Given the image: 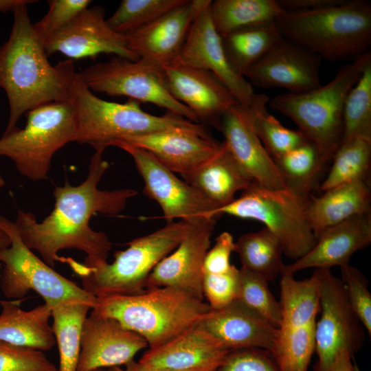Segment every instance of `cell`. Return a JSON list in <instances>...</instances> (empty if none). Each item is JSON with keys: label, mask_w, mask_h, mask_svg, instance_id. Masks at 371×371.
<instances>
[{"label": "cell", "mask_w": 371, "mask_h": 371, "mask_svg": "<svg viewBox=\"0 0 371 371\" xmlns=\"http://www.w3.org/2000/svg\"><path fill=\"white\" fill-rule=\"evenodd\" d=\"M94 149L85 180L78 186L66 181L63 186H56L54 209L41 222L32 212L18 210L14 222L23 243L30 249L37 251L51 267L60 261L58 252L65 249L84 252L86 258L83 264L86 266L106 262L111 243L105 233L90 227V220L98 213H120L127 201L137 194L133 189L98 188L109 164L103 158L105 148Z\"/></svg>", "instance_id": "6da1fadb"}, {"label": "cell", "mask_w": 371, "mask_h": 371, "mask_svg": "<svg viewBox=\"0 0 371 371\" xmlns=\"http://www.w3.org/2000/svg\"><path fill=\"white\" fill-rule=\"evenodd\" d=\"M27 0L13 10L8 39L0 45V88L9 104L8 121L3 135L17 128L24 113L52 102H69L72 83L78 73L67 59L52 65L33 29Z\"/></svg>", "instance_id": "7a4b0ae2"}, {"label": "cell", "mask_w": 371, "mask_h": 371, "mask_svg": "<svg viewBox=\"0 0 371 371\" xmlns=\"http://www.w3.org/2000/svg\"><path fill=\"white\" fill-rule=\"evenodd\" d=\"M74 111V142L106 148L115 140L161 131H183L210 135L205 126L167 111L157 116L144 111L140 103L128 99L124 103L106 101L96 96L77 73L69 102Z\"/></svg>", "instance_id": "3957f363"}, {"label": "cell", "mask_w": 371, "mask_h": 371, "mask_svg": "<svg viewBox=\"0 0 371 371\" xmlns=\"http://www.w3.org/2000/svg\"><path fill=\"white\" fill-rule=\"evenodd\" d=\"M282 36L328 61L370 51L371 3H344L313 11L286 12L276 20Z\"/></svg>", "instance_id": "277c9868"}, {"label": "cell", "mask_w": 371, "mask_h": 371, "mask_svg": "<svg viewBox=\"0 0 371 371\" xmlns=\"http://www.w3.org/2000/svg\"><path fill=\"white\" fill-rule=\"evenodd\" d=\"M210 309L207 303L187 292L163 286L137 295L97 297L91 311L115 319L154 348L196 325Z\"/></svg>", "instance_id": "5b68a950"}, {"label": "cell", "mask_w": 371, "mask_h": 371, "mask_svg": "<svg viewBox=\"0 0 371 371\" xmlns=\"http://www.w3.org/2000/svg\"><path fill=\"white\" fill-rule=\"evenodd\" d=\"M370 64V51L341 67L326 85L304 93L276 95L269 100V106L292 120L328 163L343 140L346 97Z\"/></svg>", "instance_id": "8992f818"}, {"label": "cell", "mask_w": 371, "mask_h": 371, "mask_svg": "<svg viewBox=\"0 0 371 371\" xmlns=\"http://www.w3.org/2000/svg\"><path fill=\"white\" fill-rule=\"evenodd\" d=\"M192 225L185 221L168 223L128 242L126 249L115 252L111 263L89 267L64 257L61 262L79 276L82 289L95 297L139 294L146 290V280L153 269L177 247Z\"/></svg>", "instance_id": "52a82bcc"}, {"label": "cell", "mask_w": 371, "mask_h": 371, "mask_svg": "<svg viewBox=\"0 0 371 371\" xmlns=\"http://www.w3.org/2000/svg\"><path fill=\"white\" fill-rule=\"evenodd\" d=\"M75 122L71 104L42 105L27 113V122L0 138V156L10 159L19 173L33 181L47 179L55 154L74 142Z\"/></svg>", "instance_id": "ba28073f"}, {"label": "cell", "mask_w": 371, "mask_h": 371, "mask_svg": "<svg viewBox=\"0 0 371 371\" xmlns=\"http://www.w3.org/2000/svg\"><path fill=\"white\" fill-rule=\"evenodd\" d=\"M306 203L286 190H270L253 182L238 198L217 209L216 214L262 223L278 238L283 254L296 260L317 241L306 215Z\"/></svg>", "instance_id": "9c48e42d"}, {"label": "cell", "mask_w": 371, "mask_h": 371, "mask_svg": "<svg viewBox=\"0 0 371 371\" xmlns=\"http://www.w3.org/2000/svg\"><path fill=\"white\" fill-rule=\"evenodd\" d=\"M0 227L11 241L8 247L0 250V288L6 297L20 300L34 291L51 308L67 301L84 302L93 308L96 306L97 297L55 271L26 246L15 222L0 216Z\"/></svg>", "instance_id": "30bf717a"}, {"label": "cell", "mask_w": 371, "mask_h": 371, "mask_svg": "<svg viewBox=\"0 0 371 371\" xmlns=\"http://www.w3.org/2000/svg\"><path fill=\"white\" fill-rule=\"evenodd\" d=\"M80 75L93 92L154 104L199 123L195 114L170 93L161 67L148 60L115 56L108 61L89 66Z\"/></svg>", "instance_id": "8fae6325"}, {"label": "cell", "mask_w": 371, "mask_h": 371, "mask_svg": "<svg viewBox=\"0 0 371 371\" xmlns=\"http://www.w3.org/2000/svg\"><path fill=\"white\" fill-rule=\"evenodd\" d=\"M108 146L118 147L132 157L144 181V194L159 204L167 223L176 219L194 223L218 217L216 205L149 152L122 140L113 141Z\"/></svg>", "instance_id": "7c38bea8"}, {"label": "cell", "mask_w": 371, "mask_h": 371, "mask_svg": "<svg viewBox=\"0 0 371 371\" xmlns=\"http://www.w3.org/2000/svg\"><path fill=\"white\" fill-rule=\"evenodd\" d=\"M319 283L321 317L315 326V371H328L336 355L352 354L363 341L361 324L352 311L343 282L330 269H315Z\"/></svg>", "instance_id": "4fadbf2b"}, {"label": "cell", "mask_w": 371, "mask_h": 371, "mask_svg": "<svg viewBox=\"0 0 371 371\" xmlns=\"http://www.w3.org/2000/svg\"><path fill=\"white\" fill-rule=\"evenodd\" d=\"M211 0H200L184 43L175 61L181 65L210 71L228 87L238 102L249 106L255 96L252 85L230 65L210 15Z\"/></svg>", "instance_id": "5bb4252c"}, {"label": "cell", "mask_w": 371, "mask_h": 371, "mask_svg": "<svg viewBox=\"0 0 371 371\" xmlns=\"http://www.w3.org/2000/svg\"><path fill=\"white\" fill-rule=\"evenodd\" d=\"M47 56L61 53L68 59L114 54L131 60L139 58L133 52L126 36L113 31L101 6H89L43 43Z\"/></svg>", "instance_id": "9a60e30c"}, {"label": "cell", "mask_w": 371, "mask_h": 371, "mask_svg": "<svg viewBox=\"0 0 371 371\" xmlns=\"http://www.w3.org/2000/svg\"><path fill=\"white\" fill-rule=\"evenodd\" d=\"M321 60L317 54L282 37L245 78L252 87L304 93L321 86Z\"/></svg>", "instance_id": "2e32d148"}, {"label": "cell", "mask_w": 371, "mask_h": 371, "mask_svg": "<svg viewBox=\"0 0 371 371\" xmlns=\"http://www.w3.org/2000/svg\"><path fill=\"white\" fill-rule=\"evenodd\" d=\"M229 350L196 324L162 345L149 348L135 371H217Z\"/></svg>", "instance_id": "e0dca14e"}, {"label": "cell", "mask_w": 371, "mask_h": 371, "mask_svg": "<svg viewBox=\"0 0 371 371\" xmlns=\"http://www.w3.org/2000/svg\"><path fill=\"white\" fill-rule=\"evenodd\" d=\"M161 68L171 95L189 108L199 122L218 129L225 113L240 104L223 81L210 71L176 63Z\"/></svg>", "instance_id": "ac0fdd59"}, {"label": "cell", "mask_w": 371, "mask_h": 371, "mask_svg": "<svg viewBox=\"0 0 371 371\" xmlns=\"http://www.w3.org/2000/svg\"><path fill=\"white\" fill-rule=\"evenodd\" d=\"M215 222L203 220L192 223L177 247L151 271L146 280V289L174 287L203 300V262Z\"/></svg>", "instance_id": "d6986e66"}, {"label": "cell", "mask_w": 371, "mask_h": 371, "mask_svg": "<svg viewBox=\"0 0 371 371\" xmlns=\"http://www.w3.org/2000/svg\"><path fill=\"white\" fill-rule=\"evenodd\" d=\"M218 130L231 157L253 182L270 190H286L273 159L251 126L247 106L238 104L227 111Z\"/></svg>", "instance_id": "ffe728a7"}, {"label": "cell", "mask_w": 371, "mask_h": 371, "mask_svg": "<svg viewBox=\"0 0 371 371\" xmlns=\"http://www.w3.org/2000/svg\"><path fill=\"white\" fill-rule=\"evenodd\" d=\"M147 346L143 337L115 319L91 311L82 330L77 371L126 366L134 361L139 350Z\"/></svg>", "instance_id": "44dd1931"}, {"label": "cell", "mask_w": 371, "mask_h": 371, "mask_svg": "<svg viewBox=\"0 0 371 371\" xmlns=\"http://www.w3.org/2000/svg\"><path fill=\"white\" fill-rule=\"evenodd\" d=\"M121 140L149 152L165 167L181 176L207 163L222 146L211 135L183 131H156Z\"/></svg>", "instance_id": "7402d4cb"}, {"label": "cell", "mask_w": 371, "mask_h": 371, "mask_svg": "<svg viewBox=\"0 0 371 371\" xmlns=\"http://www.w3.org/2000/svg\"><path fill=\"white\" fill-rule=\"evenodd\" d=\"M196 325L229 351L258 348L271 352L279 330L238 300L210 308Z\"/></svg>", "instance_id": "603a6c76"}, {"label": "cell", "mask_w": 371, "mask_h": 371, "mask_svg": "<svg viewBox=\"0 0 371 371\" xmlns=\"http://www.w3.org/2000/svg\"><path fill=\"white\" fill-rule=\"evenodd\" d=\"M200 0L188 1L165 15L128 34V47L139 58L159 67L171 64L179 54Z\"/></svg>", "instance_id": "cb8c5ba5"}, {"label": "cell", "mask_w": 371, "mask_h": 371, "mask_svg": "<svg viewBox=\"0 0 371 371\" xmlns=\"http://www.w3.org/2000/svg\"><path fill=\"white\" fill-rule=\"evenodd\" d=\"M370 243L371 213L352 217L324 230L313 248L293 263L285 265L284 273L293 274L308 268H341L348 265L354 253Z\"/></svg>", "instance_id": "d4e9b609"}, {"label": "cell", "mask_w": 371, "mask_h": 371, "mask_svg": "<svg viewBox=\"0 0 371 371\" xmlns=\"http://www.w3.org/2000/svg\"><path fill=\"white\" fill-rule=\"evenodd\" d=\"M371 192L367 181L340 185L306 204V215L317 238L326 229L352 217L370 213Z\"/></svg>", "instance_id": "484cf974"}, {"label": "cell", "mask_w": 371, "mask_h": 371, "mask_svg": "<svg viewBox=\"0 0 371 371\" xmlns=\"http://www.w3.org/2000/svg\"><path fill=\"white\" fill-rule=\"evenodd\" d=\"M23 300H0V341L42 352L51 350L56 344L49 323L52 308L45 303L25 311L20 306Z\"/></svg>", "instance_id": "4316f807"}, {"label": "cell", "mask_w": 371, "mask_h": 371, "mask_svg": "<svg viewBox=\"0 0 371 371\" xmlns=\"http://www.w3.org/2000/svg\"><path fill=\"white\" fill-rule=\"evenodd\" d=\"M218 208L235 199L253 181L243 171L222 142L217 154L191 174L182 176Z\"/></svg>", "instance_id": "83f0119b"}, {"label": "cell", "mask_w": 371, "mask_h": 371, "mask_svg": "<svg viewBox=\"0 0 371 371\" xmlns=\"http://www.w3.org/2000/svg\"><path fill=\"white\" fill-rule=\"evenodd\" d=\"M221 36L230 65L243 77L283 37L276 22L241 28Z\"/></svg>", "instance_id": "f1b7e54d"}, {"label": "cell", "mask_w": 371, "mask_h": 371, "mask_svg": "<svg viewBox=\"0 0 371 371\" xmlns=\"http://www.w3.org/2000/svg\"><path fill=\"white\" fill-rule=\"evenodd\" d=\"M282 321L280 328H292L315 323L320 310L319 283L314 273L304 280L284 272L280 281Z\"/></svg>", "instance_id": "f546056e"}, {"label": "cell", "mask_w": 371, "mask_h": 371, "mask_svg": "<svg viewBox=\"0 0 371 371\" xmlns=\"http://www.w3.org/2000/svg\"><path fill=\"white\" fill-rule=\"evenodd\" d=\"M286 190L304 202L317 184L327 164L317 146L307 140L279 157L273 159Z\"/></svg>", "instance_id": "4dcf8cb0"}, {"label": "cell", "mask_w": 371, "mask_h": 371, "mask_svg": "<svg viewBox=\"0 0 371 371\" xmlns=\"http://www.w3.org/2000/svg\"><path fill=\"white\" fill-rule=\"evenodd\" d=\"M93 306L80 301H67L52 308V329L58 345L59 371H77L81 335L88 312Z\"/></svg>", "instance_id": "1f68e13d"}, {"label": "cell", "mask_w": 371, "mask_h": 371, "mask_svg": "<svg viewBox=\"0 0 371 371\" xmlns=\"http://www.w3.org/2000/svg\"><path fill=\"white\" fill-rule=\"evenodd\" d=\"M283 12L277 0H216L210 5L212 21L221 36L247 27L276 22Z\"/></svg>", "instance_id": "d6a6232c"}, {"label": "cell", "mask_w": 371, "mask_h": 371, "mask_svg": "<svg viewBox=\"0 0 371 371\" xmlns=\"http://www.w3.org/2000/svg\"><path fill=\"white\" fill-rule=\"evenodd\" d=\"M241 268L255 273L267 281L282 276L285 265L283 249L278 238L266 227L257 232L244 234L235 242Z\"/></svg>", "instance_id": "836d02e7"}, {"label": "cell", "mask_w": 371, "mask_h": 371, "mask_svg": "<svg viewBox=\"0 0 371 371\" xmlns=\"http://www.w3.org/2000/svg\"><path fill=\"white\" fill-rule=\"evenodd\" d=\"M269 97L255 94L251 104L247 106L251 126L265 145V148L275 159L300 146L308 139L297 129L284 127L267 109Z\"/></svg>", "instance_id": "e575fe53"}, {"label": "cell", "mask_w": 371, "mask_h": 371, "mask_svg": "<svg viewBox=\"0 0 371 371\" xmlns=\"http://www.w3.org/2000/svg\"><path fill=\"white\" fill-rule=\"evenodd\" d=\"M331 161L330 170L321 185L322 191L357 181H367L371 164V141L354 138L344 142Z\"/></svg>", "instance_id": "d590c367"}, {"label": "cell", "mask_w": 371, "mask_h": 371, "mask_svg": "<svg viewBox=\"0 0 371 371\" xmlns=\"http://www.w3.org/2000/svg\"><path fill=\"white\" fill-rule=\"evenodd\" d=\"M315 323L279 328L271 353L280 371H306L315 351Z\"/></svg>", "instance_id": "8d00e7d4"}, {"label": "cell", "mask_w": 371, "mask_h": 371, "mask_svg": "<svg viewBox=\"0 0 371 371\" xmlns=\"http://www.w3.org/2000/svg\"><path fill=\"white\" fill-rule=\"evenodd\" d=\"M188 0H123L106 21L115 32L127 36Z\"/></svg>", "instance_id": "74e56055"}, {"label": "cell", "mask_w": 371, "mask_h": 371, "mask_svg": "<svg viewBox=\"0 0 371 371\" xmlns=\"http://www.w3.org/2000/svg\"><path fill=\"white\" fill-rule=\"evenodd\" d=\"M343 124L342 142L354 138L371 141V64L365 68L346 97Z\"/></svg>", "instance_id": "f35d334b"}, {"label": "cell", "mask_w": 371, "mask_h": 371, "mask_svg": "<svg viewBox=\"0 0 371 371\" xmlns=\"http://www.w3.org/2000/svg\"><path fill=\"white\" fill-rule=\"evenodd\" d=\"M238 299L248 308L279 329L282 316L279 302L268 287L263 277L240 268Z\"/></svg>", "instance_id": "ab89813d"}, {"label": "cell", "mask_w": 371, "mask_h": 371, "mask_svg": "<svg viewBox=\"0 0 371 371\" xmlns=\"http://www.w3.org/2000/svg\"><path fill=\"white\" fill-rule=\"evenodd\" d=\"M342 282L348 303L362 326L371 335V294L363 275L347 265L341 267Z\"/></svg>", "instance_id": "60d3db41"}, {"label": "cell", "mask_w": 371, "mask_h": 371, "mask_svg": "<svg viewBox=\"0 0 371 371\" xmlns=\"http://www.w3.org/2000/svg\"><path fill=\"white\" fill-rule=\"evenodd\" d=\"M45 15L36 23L33 29L43 43L49 37L68 24L80 12L90 6V0H49Z\"/></svg>", "instance_id": "b9f144b4"}, {"label": "cell", "mask_w": 371, "mask_h": 371, "mask_svg": "<svg viewBox=\"0 0 371 371\" xmlns=\"http://www.w3.org/2000/svg\"><path fill=\"white\" fill-rule=\"evenodd\" d=\"M57 369L41 350L0 341V371H55Z\"/></svg>", "instance_id": "7bdbcfd3"}, {"label": "cell", "mask_w": 371, "mask_h": 371, "mask_svg": "<svg viewBox=\"0 0 371 371\" xmlns=\"http://www.w3.org/2000/svg\"><path fill=\"white\" fill-rule=\"evenodd\" d=\"M240 270L234 265L223 273H203V295L212 309L223 308L238 299Z\"/></svg>", "instance_id": "ee69618b"}, {"label": "cell", "mask_w": 371, "mask_h": 371, "mask_svg": "<svg viewBox=\"0 0 371 371\" xmlns=\"http://www.w3.org/2000/svg\"><path fill=\"white\" fill-rule=\"evenodd\" d=\"M217 371H280L276 362L261 349L231 350Z\"/></svg>", "instance_id": "f6af8a7d"}, {"label": "cell", "mask_w": 371, "mask_h": 371, "mask_svg": "<svg viewBox=\"0 0 371 371\" xmlns=\"http://www.w3.org/2000/svg\"><path fill=\"white\" fill-rule=\"evenodd\" d=\"M235 251L232 235L223 232L215 239L213 247L209 249L203 262V273H223L229 271L233 265L230 262L232 253Z\"/></svg>", "instance_id": "bcb514c9"}, {"label": "cell", "mask_w": 371, "mask_h": 371, "mask_svg": "<svg viewBox=\"0 0 371 371\" xmlns=\"http://www.w3.org/2000/svg\"><path fill=\"white\" fill-rule=\"evenodd\" d=\"M346 0H277L286 12H307L337 5Z\"/></svg>", "instance_id": "7dc6e473"}, {"label": "cell", "mask_w": 371, "mask_h": 371, "mask_svg": "<svg viewBox=\"0 0 371 371\" xmlns=\"http://www.w3.org/2000/svg\"><path fill=\"white\" fill-rule=\"evenodd\" d=\"M352 355L346 349L341 350L336 355L328 371H355L352 363Z\"/></svg>", "instance_id": "c3c4849f"}, {"label": "cell", "mask_w": 371, "mask_h": 371, "mask_svg": "<svg viewBox=\"0 0 371 371\" xmlns=\"http://www.w3.org/2000/svg\"><path fill=\"white\" fill-rule=\"evenodd\" d=\"M27 0H0V12H12L19 5L25 3Z\"/></svg>", "instance_id": "681fc988"}, {"label": "cell", "mask_w": 371, "mask_h": 371, "mask_svg": "<svg viewBox=\"0 0 371 371\" xmlns=\"http://www.w3.org/2000/svg\"><path fill=\"white\" fill-rule=\"evenodd\" d=\"M10 243L9 235L0 227V250L8 247Z\"/></svg>", "instance_id": "f907efd6"}, {"label": "cell", "mask_w": 371, "mask_h": 371, "mask_svg": "<svg viewBox=\"0 0 371 371\" xmlns=\"http://www.w3.org/2000/svg\"><path fill=\"white\" fill-rule=\"evenodd\" d=\"M91 371H122V369L120 368L119 367H111L106 368H97Z\"/></svg>", "instance_id": "816d5d0a"}, {"label": "cell", "mask_w": 371, "mask_h": 371, "mask_svg": "<svg viewBox=\"0 0 371 371\" xmlns=\"http://www.w3.org/2000/svg\"><path fill=\"white\" fill-rule=\"evenodd\" d=\"M5 186V181L3 177L0 175V190Z\"/></svg>", "instance_id": "f5cc1de1"}, {"label": "cell", "mask_w": 371, "mask_h": 371, "mask_svg": "<svg viewBox=\"0 0 371 371\" xmlns=\"http://www.w3.org/2000/svg\"><path fill=\"white\" fill-rule=\"evenodd\" d=\"M122 371H135V370L126 368L125 369H122Z\"/></svg>", "instance_id": "db71d44e"}, {"label": "cell", "mask_w": 371, "mask_h": 371, "mask_svg": "<svg viewBox=\"0 0 371 371\" xmlns=\"http://www.w3.org/2000/svg\"><path fill=\"white\" fill-rule=\"evenodd\" d=\"M55 371H59L58 368L57 370H56Z\"/></svg>", "instance_id": "11a10c76"}]
</instances>
